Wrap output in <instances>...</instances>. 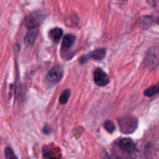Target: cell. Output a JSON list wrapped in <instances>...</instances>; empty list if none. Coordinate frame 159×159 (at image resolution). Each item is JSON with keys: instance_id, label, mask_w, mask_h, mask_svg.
Listing matches in <instances>:
<instances>
[{"instance_id": "obj_11", "label": "cell", "mask_w": 159, "mask_h": 159, "mask_svg": "<svg viewBox=\"0 0 159 159\" xmlns=\"http://www.w3.org/2000/svg\"><path fill=\"white\" fill-rule=\"evenodd\" d=\"M159 93V83L156 84L155 85H152V86L149 87L147 89L144 91V94L145 96L148 97H152V96H155V95L158 94Z\"/></svg>"}, {"instance_id": "obj_16", "label": "cell", "mask_w": 159, "mask_h": 159, "mask_svg": "<svg viewBox=\"0 0 159 159\" xmlns=\"http://www.w3.org/2000/svg\"><path fill=\"white\" fill-rule=\"evenodd\" d=\"M43 133L46 134H50L51 131H52V129H51L48 125H46L43 128Z\"/></svg>"}, {"instance_id": "obj_13", "label": "cell", "mask_w": 159, "mask_h": 159, "mask_svg": "<svg viewBox=\"0 0 159 159\" xmlns=\"http://www.w3.org/2000/svg\"><path fill=\"white\" fill-rule=\"evenodd\" d=\"M103 127L106 129V130L110 134L113 133L115 131V130H116V126L113 124V121L111 120H106L104 122Z\"/></svg>"}, {"instance_id": "obj_20", "label": "cell", "mask_w": 159, "mask_h": 159, "mask_svg": "<svg viewBox=\"0 0 159 159\" xmlns=\"http://www.w3.org/2000/svg\"><path fill=\"white\" fill-rule=\"evenodd\" d=\"M121 1H123V2H126V1H127V0H121Z\"/></svg>"}, {"instance_id": "obj_2", "label": "cell", "mask_w": 159, "mask_h": 159, "mask_svg": "<svg viewBox=\"0 0 159 159\" xmlns=\"http://www.w3.org/2000/svg\"><path fill=\"white\" fill-rule=\"evenodd\" d=\"M144 65L148 68H155L159 65L158 46H154L148 50L144 59Z\"/></svg>"}, {"instance_id": "obj_17", "label": "cell", "mask_w": 159, "mask_h": 159, "mask_svg": "<svg viewBox=\"0 0 159 159\" xmlns=\"http://www.w3.org/2000/svg\"><path fill=\"white\" fill-rule=\"evenodd\" d=\"M104 159H123V158H119V157H116V158H112L111 157H110V156H109V155H107V154H106V155H105V158H104Z\"/></svg>"}, {"instance_id": "obj_18", "label": "cell", "mask_w": 159, "mask_h": 159, "mask_svg": "<svg viewBox=\"0 0 159 159\" xmlns=\"http://www.w3.org/2000/svg\"><path fill=\"white\" fill-rule=\"evenodd\" d=\"M155 23H156L157 24H159V16L156 18V20H155Z\"/></svg>"}, {"instance_id": "obj_6", "label": "cell", "mask_w": 159, "mask_h": 159, "mask_svg": "<svg viewBox=\"0 0 159 159\" xmlns=\"http://www.w3.org/2000/svg\"><path fill=\"white\" fill-rule=\"evenodd\" d=\"M106 54V49L105 48H99L95 51H92L89 54H85V55L82 56L80 58V63L83 64L89 61V59H93L96 61H100L105 57Z\"/></svg>"}, {"instance_id": "obj_19", "label": "cell", "mask_w": 159, "mask_h": 159, "mask_svg": "<svg viewBox=\"0 0 159 159\" xmlns=\"http://www.w3.org/2000/svg\"><path fill=\"white\" fill-rule=\"evenodd\" d=\"M49 159H61V158H57V157H50Z\"/></svg>"}, {"instance_id": "obj_4", "label": "cell", "mask_w": 159, "mask_h": 159, "mask_svg": "<svg viewBox=\"0 0 159 159\" xmlns=\"http://www.w3.org/2000/svg\"><path fill=\"white\" fill-rule=\"evenodd\" d=\"M43 17L41 15H38L37 13H32L26 16L23 21V24L29 30L37 29L43 20Z\"/></svg>"}, {"instance_id": "obj_15", "label": "cell", "mask_w": 159, "mask_h": 159, "mask_svg": "<svg viewBox=\"0 0 159 159\" xmlns=\"http://www.w3.org/2000/svg\"><path fill=\"white\" fill-rule=\"evenodd\" d=\"M147 2L152 7H158V6H159V0H147Z\"/></svg>"}, {"instance_id": "obj_3", "label": "cell", "mask_w": 159, "mask_h": 159, "mask_svg": "<svg viewBox=\"0 0 159 159\" xmlns=\"http://www.w3.org/2000/svg\"><path fill=\"white\" fill-rule=\"evenodd\" d=\"M116 144L123 152L127 155H134L136 152V145L130 138H120L116 141Z\"/></svg>"}, {"instance_id": "obj_10", "label": "cell", "mask_w": 159, "mask_h": 159, "mask_svg": "<svg viewBox=\"0 0 159 159\" xmlns=\"http://www.w3.org/2000/svg\"><path fill=\"white\" fill-rule=\"evenodd\" d=\"M48 35H49V37L53 41L58 42L61 38L62 35H63V30L61 28H54V29H51L50 30Z\"/></svg>"}, {"instance_id": "obj_8", "label": "cell", "mask_w": 159, "mask_h": 159, "mask_svg": "<svg viewBox=\"0 0 159 159\" xmlns=\"http://www.w3.org/2000/svg\"><path fill=\"white\" fill-rule=\"evenodd\" d=\"M38 33L39 31L37 29L29 30L24 39L26 46H31V45L34 44L37 36H38Z\"/></svg>"}, {"instance_id": "obj_14", "label": "cell", "mask_w": 159, "mask_h": 159, "mask_svg": "<svg viewBox=\"0 0 159 159\" xmlns=\"http://www.w3.org/2000/svg\"><path fill=\"white\" fill-rule=\"evenodd\" d=\"M4 154L6 159H18L16 155L14 153L13 150L9 147H6V148H5Z\"/></svg>"}, {"instance_id": "obj_12", "label": "cell", "mask_w": 159, "mask_h": 159, "mask_svg": "<svg viewBox=\"0 0 159 159\" xmlns=\"http://www.w3.org/2000/svg\"><path fill=\"white\" fill-rule=\"evenodd\" d=\"M70 96H71V91L69 89H65L63 93H61V95L60 96V99H59V101H60L62 105L67 103L69 99Z\"/></svg>"}, {"instance_id": "obj_5", "label": "cell", "mask_w": 159, "mask_h": 159, "mask_svg": "<svg viewBox=\"0 0 159 159\" xmlns=\"http://www.w3.org/2000/svg\"><path fill=\"white\" fill-rule=\"evenodd\" d=\"M63 77V69L59 65L53 67L47 74V79L52 84H56L60 82Z\"/></svg>"}, {"instance_id": "obj_1", "label": "cell", "mask_w": 159, "mask_h": 159, "mask_svg": "<svg viewBox=\"0 0 159 159\" xmlns=\"http://www.w3.org/2000/svg\"><path fill=\"white\" fill-rule=\"evenodd\" d=\"M120 130L124 134H130L138 128V121L136 117L131 115H126L117 120Z\"/></svg>"}, {"instance_id": "obj_7", "label": "cell", "mask_w": 159, "mask_h": 159, "mask_svg": "<svg viewBox=\"0 0 159 159\" xmlns=\"http://www.w3.org/2000/svg\"><path fill=\"white\" fill-rule=\"evenodd\" d=\"M93 79L98 86H106L110 82V79L105 71L101 68H97L93 73Z\"/></svg>"}, {"instance_id": "obj_9", "label": "cell", "mask_w": 159, "mask_h": 159, "mask_svg": "<svg viewBox=\"0 0 159 159\" xmlns=\"http://www.w3.org/2000/svg\"><path fill=\"white\" fill-rule=\"evenodd\" d=\"M75 37L72 34H67L64 37L63 40H62L61 44V49L62 51H67L69 48H71V46L74 43Z\"/></svg>"}]
</instances>
